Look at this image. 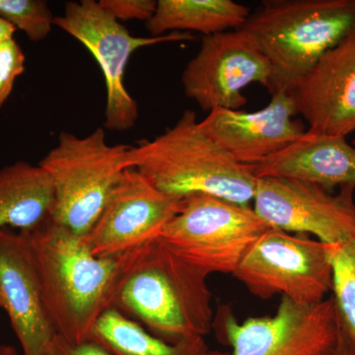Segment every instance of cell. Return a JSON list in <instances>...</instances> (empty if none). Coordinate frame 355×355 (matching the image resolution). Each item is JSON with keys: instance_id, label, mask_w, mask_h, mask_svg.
<instances>
[{"instance_id": "cell-20", "label": "cell", "mask_w": 355, "mask_h": 355, "mask_svg": "<svg viewBox=\"0 0 355 355\" xmlns=\"http://www.w3.org/2000/svg\"><path fill=\"white\" fill-rule=\"evenodd\" d=\"M335 302L340 330L352 355H355V237L342 244L329 245Z\"/></svg>"}, {"instance_id": "cell-12", "label": "cell", "mask_w": 355, "mask_h": 355, "mask_svg": "<svg viewBox=\"0 0 355 355\" xmlns=\"http://www.w3.org/2000/svg\"><path fill=\"white\" fill-rule=\"evenodd\" d=\"M182 205L183 200L165 195L137 169L128 168L84 240L94 256L128 253L159 239Z\"/></svg>"}, {"instance_id": "cell-22", "label": "cell", "mask_w": 355, "mask_h": 355, "mask_svg": "<svg viewBox=\"0 0 355 355\" xmlns=\"http://www.w3.org/2000/svg\"><path fill=\"white\" fill-rule=\"evenodd\" d=\"M25 55L13 38L0 44V108L12 92L17 77L25 71Z\"/></svg>"}, {"instance_id": "cell-25", "label": "cell", "mask_w": 355, "mask_h": 355, "mask_svg": "<svg viewBox=\"0 0 355 355\" xmlns=\"http://www.w3.org/2000/svg\"><path fill=\"white\" fill-rule=\"evenodd\" d=\"M15 31L16 29L12 25L0 18V44L3 43L6 40L13 38V34Z\"/></svg>"}, {"instance_id": "cell-19", "label": "cell", "mask_w": 355, "mask_h": 355, "mask_svg": "<svg viewBox=\"0 0 355 355\" xmlns=\"http://www.w3.org/2000/svg\"><path fill=\"white\" fill-rule=\"evenodd\" d=\"M90 340L111 355H211L202 336L166 343L114 308L98 320Z\"/></svg>"}, {"instance_id": "cell-27", "label": "cell", "mask_w": 355, "mask_h": 355, "mask_svg": "<svg viewBox=\"0 0 355 355\" xmlns=\"http://www.w3.org/2000/svg\"><path fill=\"white\" fill-rule=\"evenodd\" d=\"M0 355H17V352L11 345H1L0 347Z\"/></svg>"}, {"instance_id": "cell-15", "label": "cell", "mask_w": 355, "mask_h": 355, "mask_svg": "<svg viewBox=\"0 0 355 355\" xmlns=\"http://www.w3.org/2000/svg\"><path fill=\"white\" fill-rule=\"evenodd\" d=\"M308 132H355V31L320 58L291 92Z\"/></svg>"}, {"instance_id": "cell-10", "label": "cell", "mask_w": 355, "mask_h": 355, "mask_svg": "<svg viewBox=\"0 0 355 355\" xmlns=\"http://www.w3.org/2000/svg\"><path fill=\"white\" fill-rule=\"evenodd\" d=\"M272 67L256 40L243 29L202 37L197 55L184 67V94L203 111L240 110L251 84L272 90Z\"/></svg>"}, {"instance_id": "cell-4", "label": "cell", "mask_w": 355, "mask_h": 355, "mask_svg": "<svg viewBox=\"0 0 355 355\" xmlns=\"http://www.w3.org/2000/svg\"><path fill=\"white\" fill-rule=\"evenodd\" d=\"M240 29L272 67V90L291 93L327 51L355 31V0H266Z\"/></svg>"}, {"instance_id": "cell-6", "label": "cell", "mask_w": 355, "mask_h": 355, "mask_svg": "<svg viewBox=\"0 0 355 355\" xmlns=\"http://www.w3.org/2000/svg\"><path fill=\"white\" fill-rule=\"evenodd\" d=\"M268 228L250 205L198 195L183 200L160 239L209 275H233L248 250Z\"/></svg>"}, {"instance_id": "cell-1", "label": "cell", "mask_w": 355, "mask_h": 355, "mask_svg": "<svg viewBox=\"0 0 355 355\" xmlns=\"http://www.w3.org/2000/svg\"><path fill=\"white\" fill-rule=\"evenodd\" d=\"M27 233L55 335L72 345L88 342L98 320L113 309L121 277L140 248L116 256H94L83 236L51 220Z\"/></svg>"}, {"instance_id": "cell-8", "label": "cell", "mask_w": 355, "mask_h": 355, "mask_svg": "<svg viewBox=\"0 0 355 355\" xmlns=\"http://www.w3.org/2000/svg\"><path fill=\"white\" fill-rule=\"evenodd\" d=\"M232 275L257 297L282 294L305 305L324 301L333 286L329 245L273 228L252 245Z\"/></svg>"}, {"instance_id": "cell-3", "label": "cell", "mask_w": 355, "mask_h": 355, "mask_svg": "<svg viewBox=\"0 0 355 355\" xmlns=\"http://www.w3.org/2000/svg\"><path fill=\"white\" fill-rule=\"evenodd\" d=\"M128 164L178 200L209 195L249 205L256 193L253 166L239 164L224 153L191 110L153 139L130 146Z\"/></svg>"}, {"instance_id": "cell-18", "label": "cell", "mask_w": 355, "mask_h": 355, "mask_svg": "<svg viewBox=\"0 0 355 355\" xmlns=\"http://www.w3.org/2000/svg\"><path fill=\"white\" fill-rule=\"evenodd\" d=\"M250 15L246 6L233 0H158L146 26L153 37L187 31L207 37L240 29Z\"/></svg>"}, {"instance_id": "cell-7", "label": "cell", "mask_w": 355, "mask_h": 355, "mask_svg": "<svg viewBox=\"0 0 355 355\" xmlns=\"http://www.w3.org/2000/svg\"><path fill=\"white\" fill-rule=\"evenodd\" d=\"M214 328L232 350L211 355H338L342 338L331 296L312 305L282 297L273 316L243 322L226 309L214 316Z\"/></svg>"}, {"instance_id": "cell-13", "label": "cell", "mask_w": 355, "mask_h": 355, "mask_svg": "<svg viewBox=\"0 0 355 355\" xmlns=\"http://www.w3.org/2000/svg\"><path fill=\"white\" fill-rule=\"evenodd\" d=\"M291 93L277 91L256 112L216 109L200 121L203 132L239 164L257 166L305 135Z\"/></svg>"}, {"instance_id": "cell-26", "label": "cell", "mask_w": 355, "mask_h": 355, "mask_svg": "<svg viewBox=\"0 0 355 355\" xmlns=\"http://www.w3.org/2000/svg\"><path fill=\"white\" fill-rule=\"evenodd\" d=\"M338 355H352V352H349V347H347V343L343 340L342 334V338H340V345H338Z\"/></svg>"}, {"instance_id": "cell-21", "label": "cell", "mask_w": 355, "mask_h": 355, "mask_svg": "<svg viewBox=\"0 0 355 355\" xmlns=\"http://www.w3.org/2000/svg\"><path fill=\"white\" fill-rule=\"evenodd\" d=\"M0 18L22 30L33 42L48 38L55 20L44 0H0Z\"/></svg>"}, {"instance_id": "cell-24", "label": "cell", "mask_w": 355, "mask_h": 355, "mask_svg": "<svg viewBox=\"0 0 355 355\" xmlns=\"http://www.w3.org/2000/svg\"><path fill=\"white\" fill-rule=\"evenodd\" d=\"M42 355H111L104 347L93 340L72 345L62 336L55 335Z\"/></svg>"}, {"instance_id": "cell-2", "label": "cell", "mask_w": 355, "mask_h": 355, "mask_svg": "<svg viewBox=\"0 0 355 355\" xmlns=\"http://www.w3.org/2000/svg\"><path fill=\"white\" fill-rule=\"evenodd\" d=\"M209 277L159 238L123 273L114 308L166 343L205 338L214 321Z\"/></svg>"}, {"instance_id": "cell-23", "label": "cell", "mask_w": 355, "mask_h": 355, "mask_svg": "<svg viewBox=\"0 0 355 355\" xmlns=\"http://www.w3.org/2000/svg\"><path fill=\"white\" fill-rule=\"evenodd\" d=\"M98 3L119 22L139 20L146 23L157 6L155 0H99Z\"/></svg>"}, {"instance_id": "cell-9", "label": "cell", "mask_w": 355, "mask_h": 355, "mask_svg": "<svg viewBox=\"0 0 355 355\" xmlns=\"http://www.w3.org/2000/svg\"><path fill=\"white\" fill-rule=\"evenodd\" d=\"M53 26L80 42L99 64L107 90L104 127L112 132H127L139 118V107L125 84V70L133 53L146 46L193 39L189 33L181 32L133 36L95 0L67 2L64 15L55 17Z\"/></svg>"}, {"instance_id": "cell-28", "label": "cell", "mask_w": 355, "mask_h": 355, "mask_svg": "<svg viewBox=\"0 0 355 355\" xmlns=\"http://www.w3.org/2000/svg\"><path fill=\"white\" fill-rule=\"evenodd\" d=\"M352 144L355 146V139H354V142H352Z\"/></svg>"}, {"instance_id": "cell-11", "label": "cell", "mask_w": 355, "mask_h": 355, "mask_svg": "<svg viewBox=\"0 0 355 355\" xmlns=\"http://www.w3.org/2000/svg\"><path fill=\"white\" fill-rule=\"evenodd\" d=\"M354 191V186L333 193L298 180L257 178L253 209L270 228L333 246L355 237Z\"/></svg>"}, {"instance_id": "cell-14", "label": "cell", "mask_w": 355, "mask_h": 355, "mask_svg": "<svg viewBox=\"0 0 355 355\" xmlns=\"http://www.w3.org/2000/svg\"><path fill=\"white\" fill-rule=\"evenodd\" d=\"M0 308L6 311L24 355H42L55 336L42 298L29 234L0 229Z\"/></svg>"}, {"instance_id": "cell-16", "label": "cell", "mask_w": 355, "mask_h": 355, "mask_svg": "<svg viewBox=\"0 0 355 355\" xmlns=\"http://www.w3.org/2000/svg\"><path fill=\"white\" fill-rule=\"evenodd\" d=\"M253 172L257 178L298 180L327 191L355 187V146L347 137L306 130L301 139L284 150L253 166Z\"/></svg>"}, {"instance_id": "cell-17", "label": "cell", "mask_w": 355, "mask_h": 355, "mask_svg": "<svg viewBox=\"0 0 355 355\" xmlns=\"http://www.w3.org/2000/svg\"><path fill=\"white\" fill-rule=\"evenodd\" d=\"M53 183L40 165L25 161L0 169V229L32 232L51 220Z\"/></svg>"}, {"instance_id": "cell-5", "label": "cell", "mask_w": 355, "mask_h": 355, "mask_svg": "<svg viewBox=\"0 0 355 355\" xmlns=\"http://www.w3.org/2000/svg\"><path fill=\"white\" fill-rule=\"evenodd\" d=\"M130 146L109 144L105 128L86 137L62 132L39 165L53 183L51 221L78 236L87 234L128 169Z\"/></svg>"}]
</instances>
